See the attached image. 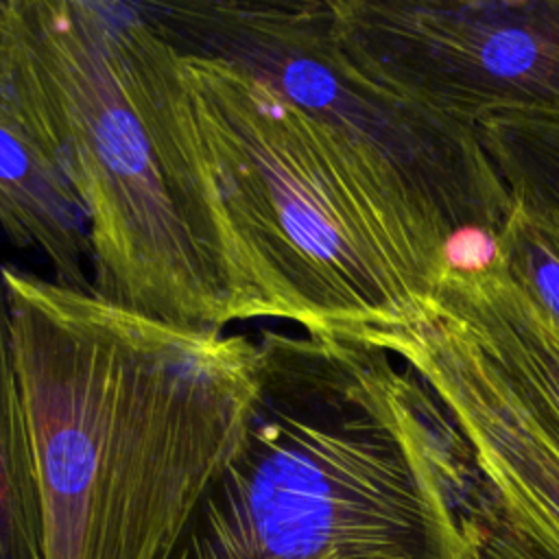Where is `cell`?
I'll list each match as a JSON object with an SVG mask.
<instances>
[{"mask_svg": "<svg viewBox=\"0 0 559 559\" xmlns=\"http://www.w3.org/2000/svg\"><path fill=\"white\" fill-rule=\"evenodd\" d=\"M437 395L485 489L559 548V435L426 295L378 343Z\"/></svg>", "mask_w": 559, "mask_h": 559, "instance_id": "cell-5", "label": "cell"}, {"mask_svg": "<svg viewBox=\"0 0 559 559\" xmlns=\"http://www.w3.org/2000/svg\"><path fill=\"white\" fill-rule=\"evenodd\" d=\"M498 238L487 227L465 225L454 229L443 245L445 269L459 273H480L496 264Z\"/></svg>", "mask_w": 559, "mask_h": 559, "instance_id": "cell-10", "label": "cell"}, {"mask_svg": "<svg viewBox=\"0 0 559 559\" xmlns=\"http://www.w3.org/2000/svg\"><path fill=\"white\" fill-rule=\"evenodd\" d=\"M0 559H46L44 502L11 310L0 286Z\"/></svg>", "mask_w": 559, "mask_h": 559, "instance_id": "cell-8", "label": "cell"}, {"mask_svg": "<svg viewBox=\"0 0 559 559\" xmlns=\"http://www.w3.org/2000/svg\"><path fill=\"white\" fill-rule=\"evenodd\" d=\"M201 138L264 319L376 347L445 269L448 229L393 146L183 52Z\"/></svg>", "mask_w": 559, "mask_h": 559, "instance_id": "cell-4", "label": "cell"}, {"mask_svg": "<svg viewBox=\"0 0 559 559\" xmlns=\"http://www.w3.org/2000/svg\"><path fill=\"white\" fill-rule=\"evenodd\" d=\"M0 7L4 83L83 203L92 288L190 328L264 319L175 41L138 2Z\"/></svg>", "mask_w": 559, "mask_h": 559, "instance_id": "cell-2", "label": "cell"}, {"mask_svg": "<svg viewBox=\"0 0 559 559\" xmlns=\"http://www.w3.org/2000/svg\"><path fill=\"white\" fill-rule=\"evenodd\" d=\"M428 297L559 435V317L526 273L498 247L487 271L443 269Z\"/></svg>", "mask_w": 559, "mask_h": 559, "instance_id": "cell-6", "label": "cell"}, {"mask_svg": "<svg viewBox=\"0 0 559 559\" xmlns=\"http://www.w3.org/2000/svg\"><path fill=\"white\" fill-rule=\"evenodd\" d=\"M0 229L13 247L41 253L55 282L94 290L87 282L92 245L83 203L4 81L0 83Z\"/></svg>", "mask_w": 559, "mask_h": 559, "instance_id": "cell-7", "label": "cell"}, {"mask_svg": "<svg viewBox=\"0 0 559 559\" xmlns=\"http://www.w3.org/2000/svg\"><path fill=\"white\" fill-rule=\"evenodd\" d=\"M4 81V63H2V7H0V83Z\"/></svg>", "mask_w": 559, "mask_h": 559, "instance_id": "cell-11", "label": "cell"}, {"mask_svg": "<svg viewBox=\"0 0 559 559\" xmlns=\"http://www.w3.org/2000/svg\"><path fill=\"white\" fill-rule=\"evenodd\" d=\"M463 520L465 559H559V548L487 489Z\"/></svg>", "mask_w": 559, "mask_h": 559, "instance_id": "cell-9", "label": "cell"}, {"mask_svg": "<svg viewBox=\"0 0 559 559\" xmlns=\"http://www.w3.org/2000/svg\"><path fill=\"white\" fill-rule=\"evenodd\" d=\"M46 559H175L258 393L249 334L170 323L0 266Z\"/></svg>", "mask_w": 559, "mask_h": 559, "instance_id": "cell-1", "label": "cell"}, {"mask_svg": "<svg viewBox=\"0 0 559 559\" xmlns=\"http://www.w3.org/2000/svg\"><path fill=\"white\" fill-rule=\"evenodd\" d=\"M242 437L175 559H465L450 463L391 354L258 336Z\"/></svg>", "mask_w": 559, "mask_h": 559, "instance_id": "cell-3", "label": "cell"}]
</instances>
